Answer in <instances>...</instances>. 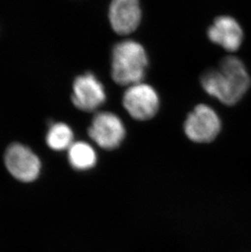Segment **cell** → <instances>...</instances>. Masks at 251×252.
Wrapping results in <instances>:
<instances>
[{
  "label": "cell",
  "mask_w": 251,
  "mask_h": 252,
  "mask_svg": "<svg viewBox=\"0 0 251 252\" xmlns=\"http://www.w3.org/2000/svg\"><path fill=\"white\" fill-rule=\"evenodd\" d=\"M141 15L139 0H112L109 6V22L120 35L134 32L140 26Z\"/></svg>",
  "instance_id": "obj_8"
},
{
  "label": "cell",
  "mask_w": 251,
  "mask_h": 252,
  "mask_svg": "<svg viewBox=\"0 0 251 252\" xmlns=\"http://www.w3.org/2000/svg\"><path fill=\"white\" fill-rule=\"evenodd\" d=\"M207 35L212 43L228 52L238 50L243 41V31L239 23L231 17L222 16L209 27Z\"/></svg>",
  "instance_id": "obj_9"
},
{
  "label": "cell",
  "mask_w": 251,
  "mask_h": 252,
  "mask_svg": "<svg viewBox=\"0 0 251 252\" xmlns=\"http://www.w3.org/2000/svg\"><path fill=\"white\" fill-rule=\"evenodd\" d=\"M106 100L104 86L92 73L77 77L73 85L72 101L78 110L92 112Z\"/></svg>",
  "instance_id": "obj_7"
},
{
  "label": "cell",
  "mask_w": 251,
  "mask_h": 252,
  "mask_svg": "<svg viewBox=\"0 0 251 252\" xmlns=\"http://www.w3.org/2000/svg\"><path fill=\"white\" fill-rule=\"evenodd\" d=\"M4 162L11 175L22 182L35 181L40 174L41 162L38 156L19 143L12 144L7 148Z\"/></svg>",
  "instance_id": "obj_4"
},
{
  "label": "cell",
  "mask_w": 251,
  "mask_h": 252,
  "mask_svg": "<svg viewBox=\"0 0 251 252\" xmlns=\"http://www.w3.org/2000/svg\"><path fill=\"white\" fill-rule=\"evenodd\" d=\"M88 134L100 147L114 150L125 138L126 129L119 117L110 112H100L93 118Z\"/></svg>",
  "instance_id": "obj_6"
},
{
  "label": "cell",
  "mask_w": 251,
  "mask_h": 252,
  "mask_svg": "<svg viewBox=\"0 0 251 252\" xmlns=\"http://www.w3.org/2000/svg\"><path fill=\"white\" fill-rule=\"evenodd\" d=\"M69 161L74 169L88 170L95 166L96 154L88 143L74 142L69 149Z\"/></svg>",
  "instance_id": "obj_10"
},
{
  "label": "cell",
  "mask_w": 251,
  "mask_h": 252,
  "mask_svg": "<svg viewBox=\"0 0 251 252\" xmlns=\"http://www.w3.org/2000/svg\"><path fill=\"white\" fill-rule=\"evenodd\" d=\"M123 103L130 116L140 121L153 119L160 105L156 91L145 84L130 86L124 93Z\"/></svg>",
  "instance_id": "obj_5"
},
{
  "label": "cell",
  "mask_w": 251,
  "mask_h": 252,
  "mask_svg": "<svg viewBox=\"0 0 251 252\" xmlns=\"http://www.w3.org/2000/svg\"><path fill=\"white\" fill-rule=\"evenodd\" d=\"M221 129V121L216 111L206 105H198L188 115L185 134L197 143H208L216 138Z\"/></svg>",
  "instance_id": "obj_3"
},
{
  "label": "cell",
  "mask_w": 251,
  "mask_h": 252,
  "mask_svg": "<svg viewBox=\"0 0 251 252\" xmlns=\"http://www.w3.org/2000/svg\"><path fill=\"white\" fill-rule=\"evenodd\" d=\"M46 140L47 144L52 150L62 151L69 149L73 145L74 133L67 124L57 123L50 126Z\"/></svg>",
  "instance_id": "obj_11"
},
{
  "label": "cell",
  "mask_w": 251,
  "mask_h": 252,
  "mask_svg": "<svg viewBox=\"0 0 251 252\" xmlns=\"http://www.w3.org/2000/svg\"><path fill=\"white\" fill-rule=\"evenodd\" d=\"M204 90L227 105L237 104L251 87V77L243 62L237 57L221 60L218 68L204 72L201 77Z\"/></svg>",
  "instance_id": "obj_1"
},
{
  "label": "cell",
  "mask_w": 251,
  "mask_h": 252,
  "mask_svg": "<svg viewBox=\"0 0 251 252\" xmlns=\"http://www.w3.org/2000/svg\"><path fill=\"white\" fill-rule=\"evenodd\" d=\"M149 60L145 48L132 40L117 43L112 51L111 76L122 86L140 84L145 76Z\"/></svg>",
  "instance_id": "obj_2"
}]
</instances>
